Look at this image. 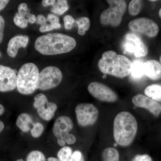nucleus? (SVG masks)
<instances>
[{
    "label": "nucleus",
    "instance_id": "obj_37",
    "mask_svg": "<svg viewBox=\"0 0 161 161\" xmlns=\"http://www.w3.org/2000/svg\"><path fill=\"white\" fill-rule=\"evenodd\" d=\"M53 29V28L51 24H47V23L42 26H40V31L41 32H44L50 31Z\"/></svg>",
    "mask_w": 161,
    "mask_h": 161
},
{
    "label": "nucleus",
    "instance_id": "obj_34",
    "mask_svg": "<svg viewBox=\"0 0 161 161\" xmlns=\"http://www.w3.org/2000/svg\"><path fill=\"white\" fill-rule=\"evenodd\" d=\"M132 161H153L150 156L147 154L136 156Z\"/></svg>",
    "mask_w": 161,
    "mask_h": 161
},
{
    "label": "nucleus",
    "instance_id": "obj_36",
    "mask_svg": "<svg viewBox=\"0 0 161 161\" xmlns=\"http://www.w3.org/2000/svg\"><path fill=\"white\" fill-rule=\"evenodd\" d=\"M36 23L38 24H40L41 26L47 24V19L43 15H39L36 18Z\"/></svg>",
    "mask_w": 161,
    "mask_h": 161
},
{
    "label": "nucleus",
    "instance_id": "obj_10",
    "mask_svg": "<svg viewBox=\"0 0 161 161\" xmlns=\"http://www.w3.org/2000/svg\"><path fill=\"white\" fill-rule=\"evenodd\" d=\"M88 90L93 97L102 101L114 102L118 99L117 95L114 91L100 82L90 83L88 86Z\"/></svg>",
    "mask_w": 161,
    "mask_h": 161
},
{
    "label": "nucleus",
    "instance_id": "obj_42",
    "mask_svg": "<svg viewBox=\"0 0 161 161\" xmlns=\"http://www.w3.org/2000/svg\"><path fill=\"white\" fill-rule=\"evenodd\" d=\"M4 129V124L2 121H0V132L3 131Z\"/></svg>",
    "mask_w": 161,
    "mask_h": 161
},
{
    "label": "nucleus",
    "instance_id": "obj_15",
    "mask_svg": "<svg viewBox=\"0 0 161 161\" xmlns=\"http://www.w3.org/2000/svg\"><path fill=\"white\" fill-rule=\"evenodd\" d=\"M144 75L153 80L161 78V65L155 60H149L143 63Z\"/></svg>",
    "mask_w": 161,
    "mask_h": 161
},
{
    "label": "nucleus",
    "instance_id": "obj_5",
    "mask_svg": "<svg viewBox=\"0 0 161 161\" xmlns=\"http://www.w3.org/2000/svg\"><path fill=\"white\" fill-rule=\"evenodd\" d=\"M109 8L105 9L100 15V21L103 25L116 27L120 25L126 10V3L123 0H108Z\"/></svg>",
    "mask_w": 161,
    "mask_h": 161
},
{
    "label": "nucleus",
    "instance_id": "obj_20",
    "mask_svg": "<svg viewBox=\"0 0 161 161\" xmlns=\"http://www.w3.org/2000/svg\"><path fill=\"white\" fill-rule=\"evenodd\" d=\"M145 94L153 100L161 101V85L153 84L146 88Z\"/></svg>",
    "mask_w": 161,
    "mask_h": 161
},
{
    "label": "nucleus",
    "instance_id": "obj_35",
    "mask_svg": "<svg viewBox=\"0 0 161 161\" xmlns=\"http://www.w3.org/2000/svg\"><path fill=\"white\" fill-rule=\"evenodd\" d=\"M64 139L66 143L69 145L74 144L76 141V137L75 136L69 133H67L64 136Z\"/></svg>",
    "mask_w": 161,
    "mask_h": 161
},
{
    "label": "nucleus",
    "instance_id": "obj_3",
    "mask_svg": "<svg viewBox=\"0 0 161 161\" xmlns=\"http://www.w3.org/2000/svg\"><path fill=\"white\" fill-rule=\"evenodd\" d=\"M137 130L135 117L126 112H121L114 121L113 133L115 142L121 146L127 147L132 143Z\"/></svg>",
    "mask_w": 161,
    "mask_h": 161
},
{
    "label": "nucleus",
    "instance_id": "obj_17",
    "mask_svg": "<svg viewBox=\"0 0 161 161\" xmlns=\"http://www.w3.org/2000/svg\"><path fill=\"white\" fill-rule=\"evenodd\" d=\"M58 108L56 103L48 102L45 105L37 109V113L40 118L45 120H50L54 115L55 112Z\"/></svg>",
    "mask_w": 161,
    "mask_h": 161
},
{
    "label": "nucleus",
    "instance_id": "obj_45",
    "mask_svg": "<svg viewBox=\"0 0 161 161\" xmlns=\"http://www.w3.org/2000/svg\"><path fill=\"white\" fill-rule=\"evenodd\" d=\"M1 56H2V53H1V52H0V58H1Z\"/></svg>",
    "mask_w": 161,
    "mask_h": 161
},
{
    "label": "nucleus",
    "instance_id": "obj_9",
    "mask_svg": "<svg viewBox=\"0 0 161 161\" xmlns=\"http://www.w3.org/2000/svg\"><path fill=\"white\" fill-rule=\"evenodd\" d=\"M128 26L132 31L142 34L150 37L156 36L159 31L157 24L152 20L146 18L132 20L129 23Z\"/></svg>",
    "mask_w": 161,
    "mask_h": 161
},
{
    "label": "nucleus",
    "instance_id": "obj_29",
    "mask_svg": "<svg viewBox=\"0 0 161 161\" xmlns=\"http://www.w3.org/2000/svg\"><path fill=\"white\" fill-rule=\"evenodd\" d=\"M47 21L50 23L53 29H59L61 27V25L59 23V19L58 17L53 14H49L47 16Z\"/></svg>",
    "mask_w": 161,
    "mask_h": 161
},
{
    "label": "nucleus",
    "instance_id": "obj_6",
    "mask_svg": "<svg viewBox=\"0 0 161 161\" xmlns=\"http://www.w3.org/2000/svg\"><path fill=\"white\" fill-rule=\"evenodd\" d=\"M62 72L56 66H47L40 72L37 82V89L46 91L58 86L62 80Z\"/></svg>",
    "mask_w": 161,
    "mask_h": 161
},
{
    "label": "nucleus",
    "instance_id": "obj_8",
    "mask_svg": "<svg viewBox=\"0 0 161 161\" xmlns=\"http://www.w3.org/2000/svg\"><path fill=\"white\" fill-rule=\"evenodd\" d=\"M78 122L82 126L92 125L98 119V109L92 103L79 104L75 108Z\"/></svg>",
    "mask_w": 161,
    "mask_h": 161
},
{
    "label": "nucleus",
    "instance_id": "obj_38",
    "mask_svg": "<svg viewBox=\"0 0 161 161\" xmlns=\"http://www.w3.org/2000/svg\"><path fill=\"white\" fill-rule=\"evenodd\" d=\"M26 19L27 20L28 23H31V24H33V23H36V17L34 14L30 13L29 14L26 16Z\"/></svg>",
    "mask_w": 161,
    "mask_h": 161
},
{
    "label": "nucleus",
    "instance_id": "obj_27",
    "mask_svg": "<svg viewBox=\"0 0 161 161\" xmlns=\"http://www.w3.org/2000/svg\"><path fill=\"white\" fill-rule=\"evenodd\" d=\"M14 22L16 26L20 28H24L27 27L28 22L25 17L17 13L14 18Z\"/></svg>",
    "mask_w": 161,
    "mask_h": 161
},
{
    "label": "nucleus",
    "instance_id": "obj_25",
    "mask_svg": "<svg viewBox=\"0 0 161 161\" xmlns=\"http://www.w3.org/2000/svg\"><path fill=\"white\" fill-rule=\"evenodd\" d=\"M34 107L37 109L40 107L45 105L49 102L46 95L42 93L36 95L34 97Z\"/></svg>",
    "mask_w": 161,
    "mask_h": 161
},
{
    "label": "nucleus",
    "instance_id": "obj_18",
    "mask_svg": "<svg viewBox=\"0 0 161 161\" xmlns=\"http://www.w3.org/2000/svg\"><path fill=\"white\" fill-rule=\"evenodd\" d=\"M30 115L26 113H22L19 115L17 119L16 125L23 132H28L31 129V125L33 124Z\"/></svg>",
    "mask_w": 161,
    "mask_h": 161
},
{
    "label": "nucleus",
    "instance_id": "obj_32",
    "mask_svg": "<svg viewBox=\"0 0 161 161\" xmlns=\"http://www.w3.org/2000/svg\"><path fill=\"white\" fill-rule=\"evenodd\" d=\"M69 161H84V158L81 152L76 150L73 153Z\"/></svg>",
    "mask_w": 161,
    "mask_h": 161
},
{
    "label": "nucleus",
    "instance_id": "obj_2",
    "mask_svg": "<svg viewBox=\"0 0 161 161\" xmlns=\"http://www.w3.org/2000/svg\"><path fill=\"white\" fill-rule=\"evenodd\" d=\"M132 65L129 58L113 51L104 53L98 63V69L103 74L121 78L130 75Z\"/></svg>",
    "mask_w": 161,
    "mask_h": 161
},
{
    "label": "nucleus",
    "instance_id": "obj_41",
    "mask_svg": "<svg viewBox=\"0 0 161 161\" xmlns=\"http://www.w3.org/2000/svg\"><path fill=\"white\" fill-rule=\"evenodd\" d=\"M46 161H60L58 158L54 157H49L47 159Z\"/></svg>",
    "mask_w": 161,
    "mask_h": 161
},
{
    "label": "nucleus",
    "instance_id": "obj_26",
    "mask_svg": "<svg viewBox=\"0 0 161 161\" xmlns=\"http://www.w3.org/2000/svg\"><path fill=\"white\" fill-rule=\"evenodd\" d=\"M26 161H46L43 153L38 150H33L26 157Z\"/></svg>",
    "mask_w": 161,
    "mask_h": 161
},
{
    "label": "nucleus",
    "instance_id": "obj_1",
    "mask_svg": "<svg viewBox=\"0 0 161 161\" xmlns=\"http://www.w3.org/2000/svg\"><path fill=\"white\" fill-rule=\"evenodd\" d=\"M74 38L63 34L54 33L40 36L35 42V48L41 54L53 56L71 51L76 46Z\"/></svg>",
    "mask_w": 161,
    "mask_h": 161
},
{
    "label": "nucleus",
    "instance_id": "obj_23",
    "mask_svg": "<svg viewBox=\"0 0 161 161\" xmlns=\"http://www.w3.org/2000/svg\"><path fill=\"white\" fill-rule=\"evenodd\" d=\"M73 153L70 147H64L58 151L57 156L60 161H69Z\"/></svg>",
    "mask_w": 161,
    "mask_h": 161
},
{
    "label": "nucleus",
    "instance_id": "obj_4",
    "mask_svg": "<svg viewBox=\"0 0 161 161\" xmlns=\"http://www.w3.org/2000/svg\"><path fill=\"white\" fill-rule=\"evenodd\" d=\"M39 69L32 63L25 64L21 66L17 75V88L23 95H30L37 89Z\"/></svg>",
    "mask_w": 161,
    "mask_h": 161
},
{
    "label": "nucleus",
    "instance_id": "obj_46",
    "mask_svg": "<svg viewBox=\"0 0 161 161\" xmlns=\"http://www.w3.org/2000/svg\"><path fill=\"white\" fill-rule=\"evenodd\" d=\"M151 1V2H155L156 1H154H154Z\"/></svg>",
    "mask_w": 161,
    "mask_h": 161
},
{
    "label": "nucleus",
    "instance_id": "obj_14",
    "mask_svg": "<svg viewBox=\"0 0 161 161\" xmlns=\"http://www.w3.org/2000/svg\"><path fill=\"white\" fill-rule=\"evenodd\" d=\"M29 38L25 35H18L12 38L8 44L7 53L12 58H15L21 47L25 48L29 42Z\"/></svg>",
    "mask_w": 161,
    "mask_h": 161
},
{
    "label": "nucleus",
    "instance_id": "obj_31",
    "mask_svg": "<svg viewBox=\"0 0 161 161\" xmlns=\"http://www.w3.org/2000/svg\"><path fill=\"white\" fill-rule=\"evenodd\" d=\"M18 12L24 16L26 18V16L29 14L30 13V9L28 8L27 4L25 3L20 4L18 6Z\"/></svg>",
    "mask_w": 161,
    "mask_h": 161
},
{
    "label": "nucleus",
    "instance_id": "obj_21",
    "mask_svg": "<svg viewBox=\"0 0 161 161\" xmlns=\"http://www.w3.org/2000/svg\"><path fill=\"white\" fill-rule=\"evenodd\" d=\"M102 158L103 161H119V153L116 149L110 147L103 150Z\"/></svg>",
    "mask_w": 161,
    "mask_h": 161
},
{
    "label": "nucleus",
    "instance_id": "obj_16",
    "mask_svg": "<svg viewBox=\"0 0 161 161\" xmlns=\"http://www.w3.org/2000/svg\"><path fill=\"white\" fill-rule=\"evenodd\" d=\"M42 4L44 7L52 6L51 11L58 15L64 14L69 8L68 3L66 0H43Z\"/></svg>",
    "mask_w": 161,
    "mask_h": 161
},
{
    "label": "nucleus",
    "instance_id": "obj_47",
    "mask_svg": "<svg viewBox=\"0 0 161 161\" xmlns=\"http://www.w3.org/2000/svg\"><path fill=\"white\" fill-rule=\"evenodd\" d=\"M160 61H161V58H160Z\"/></svg>",
    "mask_w": 161,
    "mask_h": 161
},
{
    "label": "nucleus",
    "instance_id": "obj_40",
    "mask_svg": "<svg viewBox=\"0 0 161 161\" xmlns=\"http://www.w3.org/2000/svg\"><path fill=\"white\" fill-rule=\"evenodd\" d=\"M5 111V108L3 105L0 104V115H3Z\"/></svg>",
    "mask_w": 161,
    "mask_h": 161
},
{
    "label": "nucleus",
    "instance_id": "obj_33",
    "mask_svg": "<svg viewBox=\"0 0 161 161\" xmlns=\"http://www.w3.org/2000/svg\"><path fill=\"white\" fill-rule=\"evenodd\" d=\"M5 26V22L4 18L0 15V43H2L3 40Z\"/></svg>",
    "mask_w": 161,
    "mask_h": 161
},
{
    "label": "nucleus",
    "instance_id": "obj_12",
    "mask_svg": "<svg viewBox=\"0 0 161 161\" xmlns=\"http://www.w3.org/2000/svg\"><path fill=\"white\" fill-rule=\"evenodd\" d=\"M17 75L11 68L0 65V92L13 91L17 87Z\"/></svg>",
    "mask_w": 161,
    "mask_h": 161
},
{
    "label": "nucleus",
    "instance_id": "obj_43",
    "mask_svg": "<svg viewBox=\"0 0 161 161\" xmlns=\"http://www.w3.org/2000/svg\"><path fill=\"white\" fill-rule=\"evenodd\" d=\"M159 17L161 19V8L159 11Z\"/></svg>",
    "mask_w": 161,
    "mask_h": 161
},
{
    "label": "nucleus",
    "instance_id": "obj_19",
    "mask_svg": "<svg viewBox=\"0 0 161 161\" xmlns=\"http://www.w3.org/2000/svg\"><path fill=\"white\" fill-rule=\"evenodd\" d=\"M133 80H138L142 79L145 75L143 71V63L140 60H135L132 63L130 74Z\"/></svg>",
    "mask_w": 161,
    "mask_h": 161
},
{
    "label": "nucleus",
    "instance_id": "obj_7",
    "mask_svg": "<svg viewBox=\"0 0 161 161\" xmlns=\"http://www.w3.org/2000/svg\"><path fill=\"white\" fill-rule=\"evenodd\" d=\"M124 53L133 54L136 58L145 57L148 50L142 39L133 33L127 34L122 43Z\"/></svg>",
    "mask_w": 161,
    "mask_h": 161
},
{
    "label": "nucleus",
    "instance_id": "obj_30",
    "mask_svg": "<svg viewBox=\"0 0 161 161\" xmlns=\"http://www.w3.org/2000/svg\"><path fill=\"white\" fill-rule=\"evenodd\" d=\"M64 22L65 29L70 30L73 27L75 21L73 17L69 15H67L64 18Z\"/></svg>",
    "mask_w": 161,
    "mask_h": 161
},
{
    "label": "nucleus",
    "instance_id": "obj_39",
    "mask_svg": "<svg viewBox=\"0 0 161 161\" xmlns=\"http://www.w3.org/2000/svg\"><path fill=\"white\" fill-rule=\"evenodd\" d=\"M9 3V1L0 0V11L4 9Z\"/></svg>",
    "mask_w": 161,
    "mask_h": 161
},
{
    "label": "nucleus",
    "instance_id": "obj_44",
    "mask_svg": "<svg viewBox=\"0 0 161 161\" xmlns=\"http://www.w3.org/2000/svg\"><path fill=\"white\" fill-rule=\"evenodd\" d=\"M16 161H24L23 159H19L17 160Z\"/></svg>",
    "mask_w": 161,
    "mask_h": 161
},
{
    "label": "nucleus",
    "instance_id": "obj_13",
    "mask_svg": "<svg viewBox=\"0 0 161 161\" xmlns=\"http://www.w3.org/2000/svg\"><path fill=\"white\" fill-rule=\"evenodd\" d=\"M132 102L136 107L147 109L155 116H158L161 113V105L144 95H135L132 98Z\"/></svg>",
    "mask_w": 161,
    "mask_h": 161
},
{
    "label": "nucleus",
    "instance_id": "obj_28",
    "mask_svg": "<svg viewBox=\"0 0 161 161\" xmlns=\"http://www.w3.org/2000/svg\"><path fill=\"white\" fill-rule=\"evenodd\" d=\"M32 128L31 130L32 136L35 138L40 137L42 135L43 131V125L39 122L33 124Z\"/></svg>",
    "mask_w": 161,
    "mask_h": 161
},
{
    "label": "nucleus",
    "instance_id": "obj_24",
    "mask_svg": "<svg viewBox=\"0 0 161 161\" xmlns=\"http://www.w3.org/2000/svg\"><path fill=\"white\" fill-rule=\"evenodd\" d=\"M142 8V1L139 0H132L129 4V13L132 16L136 15L139 13Z\"/></svg>",
    "mask_w": 161,
    "mask_h": 161
},
{
    "label": "nucleus",
    "instance_id": "obj_11",
    "mask_svg": "<svg viewBox=\"0 0 161 161\" xmlns=\"http://www.w3.org/2000/svg\"><path fill=\"white\" fill-rule=\"evenodd\" d=\"M74 124L71 119L66 116L58 117L53 127V132L57 138L58 145L64 147L66 144L64 136L73 129Z\"/></svg>",
    "mask_w": 161,
    "mask_h": 161
},
{
    "label": "nucleus",
    "instance_id": "obj_22",
    "mask_svg": "<svg viewBox=\"0 0 161 161\" xmlns=\"http://www.w3.org/2000/svg\"><path fill=\"white\" fill-rule=\"evenodd\" d=\"M78 25V33L81 36L85 34L86 31L90 29L91 22L90 19L86 17H83L75 21Z\"/></svg>",
    "mask_w": 161,
    "mask_h": 161
}]
</instances>
